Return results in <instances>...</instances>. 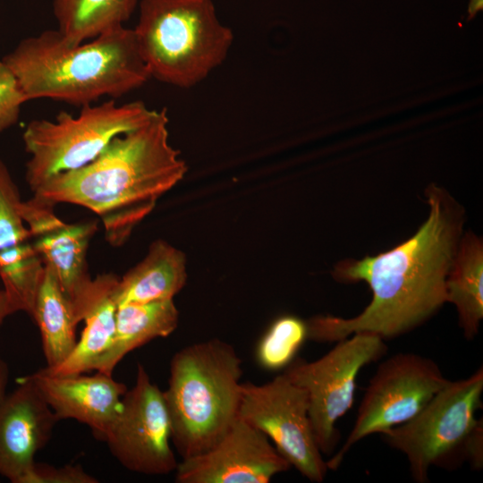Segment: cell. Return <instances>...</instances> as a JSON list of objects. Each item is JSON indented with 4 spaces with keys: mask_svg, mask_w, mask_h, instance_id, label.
I'll use <instances>...</instances> for the list:
<instances>
[{
    "mask_svg": "<svg viewBox=\"0 0 483 483\" xmlns=\"http://www.w3.org/2000/svg\"><path fill=\"white\" fill-rule=\"evenodd\" d=\"M483 245L472 233L461 238L445 279L447 302L458 313L463 336L472 340L483 318Z\"/></svg>",
    "mask_w": 483,
    "mask_h": 483,
    "instance_id": "cell-19",
    "label": "cell"
},
{
    "mask_svg": "<svg viewBox=\"0 0 483 483\" xmlns=\"http://www.w3.org/2000/svg\"><path fill=\"white\" fill-rule=\"evenodd\" d=\"M449 381L433 360L419 354L400 352L381 362L364 393L350 434L326 462L328 470H337L361 439L412 419Z\"/></svg>",
    "mask_w": 483,
    "mask_h": 483,
    "instance_id": "cell-9",
    "label": "cell"
},
{
    "mask_svg": "<svg viewBox=\"0 0 483 483\" xmlns=\"http://www.w3.org/2000/svg\"><path fill=\"white\" fill-rule=\"evenodd\" d=\"M335 343L319 359H295L283 372L306 390L312 430L320 452L326 455L331 454L339 443L335 424L352 407L360 371L387 351L385 340L370 333H356Z\"/></svg>",
    "mask_w": 483,
    "mask_h": 483,
    "instance_id": "cell-8",
    "label": "cell"
},
{
    "mask_svg": "<svg viewBox=\"0 0 483 483\" xmlns=\"http://www.w3.org/2000/svg\"><path fill=\"white\" fill-rule=\"evenodd\" d=\"M19 190L0 158V250L28 241L30 232L21 215Z\"/></svg>",
    "mask_w": 483,
    "mask_h": 483,
    "instance_id": "cell-24",
    "label": "cell"
},
{
    "mask_svg": "<svg viewBox=\"0 0 483 483\" xmlns=\"http://www.w3.org/2000/svg\"><path fill=\"white\" fill-rule=\"evenodd\" d=\"M118 277L112 274L100 275L73 303L78 320L85 326L71 354L55 367L43 369L55 376L84 374L94 370L98 360L109 349L115 328L117 305L113 292Z\"/></svg>",
    "mask_w": 483,
    "mask_h": 483,
    "instance_id": "cell-16",
    "label": "cell"
},
{
    "mask_svg": "<svg viewBox=\"0 0 483 483\" xmlns=\"http://www.w3.org/2000/svg\"><path fill=\"white\" fill-rule=\"evenodd\" d=\"M105 442L120 464L132 472L166 475L176 470L164 394L141 364L137 366L135 384L124 394L119 416Z\"/></svg>",
    "mask_w": 483,
    "mask_h": 483,
    "instance_id": "cell-11",
    "label": "cell"
},
{
    "mask_svg": "<svg viewBox=\"0 0 483 483\" xmlns=\"http://www.w3.org/2000/svg\"><path fill=\"white\" fill-rule=\"evenodd\" d=\"M483 0H470L469 6L470 18H472L479 10L482 9Z\"/></svg>",
    "mask_w": 483,
    "mask_h": 483,
    "instance_id": "cell-30",
    "label": "cell"
},
{
    "mask_svg": "<svg viewBox=\"0 0 483 483\" xmlns=\"http://www.w3.org/2000/svg\"><path fill=\"white\" fill-rule=\"evenodd\" d=\"M178 321L174 299L117 307L112 343L94 370L112 375L126 354L153 339L167 337L176 329Z\"/></svg>",
    "mask_w": 483,
    "mask_h": 483,
    "instance_id": "cell-18",
    "label": "cell"
},
{
    "mask_svg": "<svg viewBox=\"0 0 483 483\" xmlns=\"http://www.w3.org/2000/svg\"><path fill=\"white\" fill-rule=\"evenodd\" d=\"M426 196L429 215L412 237L379 255L335 266L337 281L368 283L370 303L351 318L312 317L306 321L308 339L335 343L356 333L393 339L421 326L447 302L445 279L462 238L464 213L442 188L430 185Z\"/></svg>",
    "mask_w": 483,
    "mask_h": 483,
    "instance_id": "cell-1",
    "label": "cell"
},
{
    "mask_svg": "<svg viewBox=\"0 0 483 483\" xmlns=\"http://www.w3.org/2000/svg\"><path fill=\"white\" fill-rule=\"evenodd\" d=\"M31 317L40 332L47 367L60 364L76 345V327L80 321L72 301L46 265Z\"/></svg>",
    "mask_w": 483,
    "mask_h": 483,
    "instance_id": "cell-20",
    "label": "cell"
},
{
    "mask_svg": "<svg viewBox=\"0 0 483 483\" xmlns=\"http://www.w3.org/2000/svg\"><path fill=\"white\" fill-rule=\"evenodd\" d=\"M9 367L7 363L0 357V402L5 396L7 385L9 381Z\"/></svg>",
    "mask_w": 483,
    "mask_h": 483,
    "instance_id": "cell-28",
    "label": "cell"
},
{
    "mask_svg": "<svg viewBox=\"0 0 483 483\" xmlns=\"http://www.w3.org/2000/svg\"><path fill=\"white\" fill-rule=\"evenodd\" d=\"M44 270L42 258L27 241L0 250V279L13 314L31 316Z\"/></svg>",
    "mask_w": 483,
    "mask_h": 483,
    "instance_id": "cell-22",
    "label": "cell"
},
{
    "mask_svg": "<svg viewBox=\"0 0 483 483\" xmlns=\"http://www.w3.org/2000/svg\"><path fill=\"white\" fill-rule=\"evenodd\" d=\"M2 61L26 101L50 98L82 106L105 96L120 97L150 78L133 30L123 25L80 44L47 30L21 40Z\"/></svg>",
    "mask_w": 483,
    "mask_h": 483,
    "instance_id": "cell-3",
    "label": "cell"
},
{
    "mask_svg": "<svg viewBox=\"0 0 483 483\" xmlns=\"http://www.w3.org/2000/svg\"><path fill=\"white\" fill-rule=\"evenodd\" d=\"M21 214L34 249L73 304L91 281L86 256L96 222L66 224L55 216L53 204L35 197L22 201Z\"/></svg>",
    "mask_w": 483,
    "mask_h": 483,
    "instance_id": "cell-13",
    "label": "cell"
},
{
    "mask_svg": "<svg viewBox=\"0 0 483 483\" xmlns=\"http://www.w3.org/2000/svg\"><path fill=\"white\" fill-rule=\"evenodd\" d=\"M186 171L169 141L166 111L155 110L140 127L115 136L87 165L44 181L33 197L90 209L102 219L106 240L119 246Z\"/></svg>",
    "mask_w": 483,
    "mask_h": 483,
    "instance_id": "cell-2",
    "label": "cell"
},
{
    "mask_svg": "<svg viewBox=\"0 0 483 483\" xmlns=\"http://www.w3.org/2000/svg\"><path fill=\"white\" fill-rule=\"evenodd\" d=\"M59 421L27 375L0 402V476L21 483Z\"/></svg>",
    "mask_w": 483,
    "mask_h": 483,
    "instance_id": "cell-14",
    "label": "cell"
},
{
    "mask_svg": "<svg viewBox=\"0 0 483 483\" xmlns=\"http://www.w3.org/2000/svg\"><path fill=\"white\" fill-rule=\"evenodd\" d=\"M242 360L219 339L191 343L170 361L163 391L171 441L182 459L214 447L239 417Z\"/></svg>",
    "mask_w": 483,
    "mask_h": 483,
    "instance_id": "cell-4",
    "label": "cell"
},
{
    "mask_svg": "<svg viewBox=\"0 0 483 483\" xmlns=\"http://www.w3.org/2000/svg\"><path fill=\"white\" fill-rule=\"evenodd\" d=\"M139 0H54L58 30L70 44H80L123 26Z\"/></svg>",
    "mask_w": 483,
    "mask_h": 483,
    "instance_id": "cell-21",
    "label": "cell"
},
{
    "mask_svg": "<svg viewBox=\"0 0 483 483\" xmlns=\"http://www.w3.org/2000/svg\"><path fill=\"white\" fill-rule=\"evenodd\" d=\"M308 339L307 323L292 316L276 318L259 340L256 348V360L267 370L286 368L295 358Z\"/></svg>",
    "mask_w": 483,
    "mask_h": 483,
    "instance_id": "cell-23",
    "label": "cell"
},
{
    "mask_svg": "<svg viewBox=\"0 0 483 483\" xmlns=\"http://www.w3.org/2000/svg\"><path fill=\"white\" fill-rule=\"evenodd\" d=\"M483 369L452 381L412 419L381 433L389 446L402 453L415 482L428 481L431 467L453 470L465 462L466 446L482 421Z\"/></svg>",
    "mask_w": 483,
    "mask_h": 483,
    "instance_id": "cell-7",
    "label": "cell"
},
{
    "mask_svg": "<svg viewBox=\"0 0 483 483\" xmlns=\"http://www.w3.org/2000/svg\"><path fill=\"white\" fill-rule=\"evenodd\" d=\"M11 314H13V312L7 301L6 296L4 291L0 290V326L4 318Z\"/></svg>",
    "mask_w": 483,
    "mask_h": 483,
    "instance_id": "cell-29",
    "label": "cell"
},
{
    "mask_svg": "<svg viewBox=\"0 0 483 483\" xmlns=\"http://www.w3.org/2000/svg\"><path fill=\"white\" fill-rule=\"evenodd\" d=\"M186 279L184 254L165 241H155L146 257L118 279L114 300L117 307L173 300Z\"/></svg>",
    "mask_w": 483,
    "mask_h": 483,
    "instance_id": "cell-17",
    "label": "cell"
},
{
    "mask_svg": "<svg viewBox=\"0 0 483 483\" xmlns=\"http://www.w3.org/2000/svg\"><path fill=\"white\" fill-rule=\"evenodd\" d=\"M465 462L476 470L483 467V421L479 422L470 436L466 446Z\"/></svg>",
    "mask_w": 483,
    "mask_h": 483,
    "instance_id": "cell-27",
    "label": "cell"
},
{
    "mask_svg": "<svg viewBox=\"0 0 483 483\" xmlns=\"http://www.w3.org/2000/svg\"><path fill=\"white\" fill-rule=\"evenodd\" d=\"M155 110L141 101L114 99L81 106L77 116L60 112L54 121L33 120L22 140L30 158L26 181L33 191L49 177L80 168L98 156L117 135L145 123Z\"/></svg>",
    "mask_w": 483,
    "mask_h": 483,
    "instance_id": "cell-6",
    "label": "cell"
},
{
    "mask_svg": "<svg viewBox=\"0 0 483 483\" xmlns=\"http://www.w3.org/2000/svg\"><path fill=\"white\" fill-rule=\"evenodd\" d=\"M290 468L264 433L238 417L214 447L182 459L174 472L177 483H267Z\"/></svg>",
    "mask_w": 483,
    "mask_h": 483,
    "instance_id": "cell-12",
    "label": "cell"
},
{
    "mask_svg": "<svg viewBox=\"0 0 483 483\" xmlns=\"http://www.w3.org/2000/svg\"><path fill=\"white\" fill-rule=\"evenodd\" d=\"M26 99L19 84L6 64L0 61V133L19 120L21 108Z\"/></svg>",
    "mask_w": 483,
    "mask_h": 483,
    "instance_id": "cell-25",
    "label": "cell"
},
{
    "mask_svg": "<svg viewBox=\"0 0 483 483\" xmlns=\"http://www.w3.org/2000/svg\"><path fill=\"white\" fill-rule=\"evenodd\" d=\"M80 465L55 467L35 462L21 483H97Z\"/></svg>",
    "mask_w": 483,
    "mask_h": 483,
    "instance_id": "cell-26",
    "label": "cell"
},
{
    "mask_svg": "<svg viewBox=\"0 0 483 483\" xmlns=\"http://www.w3.org/2000/svg\"><path fill=\"white\" fill-rule=\"evenodd\" d=\"M133 31L150 78L184 89L220 66L233 42L212 0H140Z\"/></svg>",
    "mask_w": 483,
    "mask_h": 483,
    "instance_id": "cell-5",
    "label": "cell"
},
{
    "mask_svg": "<svg viewBox=\"0 0 483 483\" xmlns=\"http://www.w3.org/2000/svg\"><path fill=\"white\" fill-rule=\"evenodd\" d=\"M28 376L59 420L76 419L90 428L97 438L106 441L128 390L124 384L99 371L92 376H55L41 369Z\"/></svg>",
    "mask_w": 483,
    "mask_h": 483,
    "instance_id": "cell-15",
    "label": "cell"
},
{
    "mask_svg": "<svg viewBox=\"0 0 483 483\" xmlns=\"http://www.w3.org/2000/svg\"><path fill=\"white\" fill-rule=\"evenodd\" d=\"M239 418L264 433L307 479L324 481L328 467L310 424L308 394L284 373L263 385L242 384Z\"/></svg>",
    "mask_w": 483,
    "mask_h": 483,
    "instance_id": "cell-10",
    "label": "cell"
}]
</instances>
